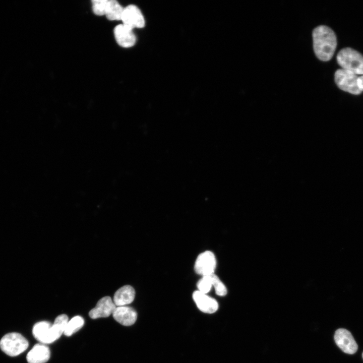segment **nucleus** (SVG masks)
Returning <instances> with one entry per match:
<instances>
[{
	"mask_svg": "<svg viewBox=\"0 0 363 363\" xmlns=\"http://www.w3.org/2000/svg\"><path fill=\"white\" fill-rule=\"evenodd\" d=\"M84 324V320L82 317L75 316L68 322L64 334L67 336H70L80 330Z\"/></svg>",
	"mask_w": 363,
	"mask_h": 363,
	"instance_id": "nucleus-16",
	"label": "nucleus"
},
{
	"mask_svg": "<svg viewBox=\"0 0 363 363\" xmlns=\"http://www.w3.org/2000/svg\"><path fill=\"white\" fill-rule=\"evenodd\" d=\"M124 9L115 0H108L105 15L109 20H121Z\"/></svg>",
	"mask_w": 363,
	"mask_h": 363,
	"instance_id": "nucleus-15",
	"label": "nucleus"
},
{
	"mask_svg": "<svg viewBox=\"0 0 363 363\" xmlns=\"http://www.w3.org/2000/svg\"><path fill=\"white\" fill-rule=\"evenodd\" d=\"M193 298L198 308L205 313L213 314L218 309V302L214 298L198 290L193 292Z\"/></svg>",
	"mask_w": 363,
	"mask_h": 363,
	"instance_id": "nucleus-11",
	"label": "nucleus"
},
{
	"mask_svg": "<svg viewBox=\"0 0 363 363\" xmlns=\"http://www.w3.org/2000/svg\"><path fill=\"white\" fill-rule=\"evenodd\" d=\"M212 286L211 275L202 276L197 283L198 290L205 294L208 293Z\"/></svg>",
	"mask_w": 363,
	"mask_h": 363,
	"instance_id": "nucleus-18",
	"label": "nucleus"
},
{
	"mask_svg": "<svg viewBox=\"0 0 363 363\" xmlns=\"http://www.w3.org/2000/svg\"><path fill=\"white\" fill-rule=\"evenodd\" d=\"M116 307L110 296H104L98 300L95 307L90 310L89 315L93 319L108 317L112 315Z\"/></svg>",
	"mask_w": 363,
	"mask_h": 363,
	"instance_id": "nucleus-9",
	"label": "nucleus"
},
{
	"mask_svg": "<svg viewBox=\"0 0 363 363\" xmlns=\"http://www.w3.org/2000/svg\"><path fill=\"white\" fill-rule=\"evenodd\" d=\"M216 259L213 253L210 251H205L197 257L195 265V272L204 276L210 275L214 273L216 267Z\"/></svg>",
	"mask_w": 363,
	"mask_h": 363,
	"instance_id": "nucleus-6",
	"label": "nucleus"
},
{
	"mask_svg": "<svg viewBox=\"0 0 363 363\" xmlns=\"http://www.w3.org/2000/svg\"><path fill=\"white\" fill-rule=\"evenodd\" d=\"M135 297V291L131 285H124L115 292L113 301L116 307L125 306L132 302Z\"/></svg>",
	"mask_w": 363,
	"mask_h": 363,
	"instance_id": "nucleus-14",
	"label": "nucleus"
},
{
	"mask_svg": "<svg viewBox=\"0 0 363 363\" xmlns=\"http://www.w3.org/2000/svg\"><path fill=\"white\" fill-rule=\"evenodd\" d=\"M112 316L114 320L119 324L129 326L133 325L136 321L137 313L135 309L128 306L116 307Z\"/></svg>",
	"mask_w": 363,
	"mask_h": 363,
	"instance_id": "nucleus-12",
	"label": "nucleus"
},
{
	"mask_svg": "<svg viewBox=\"0 0 363 363\" xmlns=\"http://www.w3.org/2000/svg\"><path fill=\"white\" fill-rule=\"evenodd\" d=\"M212 286L214 287L216 294L219 296H225L227 292L226 286L214 273L211 275Z\"/></svg>",
	"mask_w": 363,
	"mask_h": 363,
	"instance_id": "nucleus-17",
	"label": "nucleus"
},
{
	"mask_svg": "<svg viewBox=\"0 0 363 363\" xmlns=\"http://www.w3.org/2000/svg\"><path fill=\"white\" fill-rule=\"evenodd\" d=\"M29 345L28 340L21 334L12 332L5 335L0 340V348L11 356L18 355L25 351Z\"/></svg>",
	"mask_w": 363,
	"mask_h": 363,
	"instance_id": "nucleus-4",
	"label": "nucleus"
},
{
	"mask_svg": "<svg viewBox=\"0 0 363 363\" xmlns=\"http://www.w3.org/2000/svg\"><path fill=\"white\" fill-rule=\"evenodd\" d=\"M121 20L123 24L132 29L145 26L144 17L140 9L135 5H130L124 9Z\"/></svg>",
	"mask_w": 363,
	"mask_h": 363,
	"instance_id": "nucleus-8",
	"label": "nucleus"
},
{
	"mask_svg": "<svg viewBox=\"0 0 363 363\" xmlns=\"http://www.w3.org/2000/svg\"><path fill=\"white\" fill-rule=\"evenodd\" d=\"M69 321L65 314L58 316L53 324L47 321L36 323L32 329L34 338L42 344H49L58 339L64 333Z\"/></svg>",
	"mask_w": 363,
	"mask_h": 363,
	"instance_id": "nucleus-2",
	"label": "nucleus"
},
{
	"mask_svg": "<svg viewBox=\"0 0 363 363\" xmlns=\"http://www.w3.org/2000/svg\"><path fill=\"white\" fill-rule=\"evenodd\" d=\"M358 85L361 91H363V75L358 77Z\"/></svg>",
	"mask_w": 363,
	"mask_h": 363,
	"instance_id": "nucleus-20",
	"label": "nucleus"
},
{
	"mask_svg": "<svg viewBox=\"0 0 363 363\" xmlns=\"http://www.w3.org/2000/svg\"><path fill=\"white\" fill-rule=\"evenodd\" d=\"M334 338L336 345L344 353L353 354L357 351L358 345L351 333L347 329H337Z\"/></svg>",
	"mask_w": 363,
	"mask_h": 363,
	"instance_id": "nucleus-7",
	"label": "nucleus"
},
{
	"mask_svg": "<svg viewBox=\"0 0 363 363\" xmlns=\"http://www.w3.org/2000/svg\"><path fill=\"white\" fill-rule=\"evenodd\" d=\"M337 62L342 69L356 75H363V55L349 47L342 49L336 56Z\"/></svg>",
	"mask_w": 363,
	"mask_h": 363,
	"instance_id": "nucleus-3",
	"label": "nucleus"
},
{
	"mask_svg": "<svg viewBox=\"0 0 363 363\" xmlns=\"http://www.w3.org/2000/svg\"><path fill=\"white\" fill-rule=\"evenodd\" d=\"M133 29L122 24L117 25L114 29L115 40L119 45L128 48L134 46L136 37L133 32Z\"/></svg>",
	"mask_w": 363,
	"mask_h": 363,
	"instance_id": "nucleus-10",
	"label": "nucleus"
},
{
	"mask_svg": "<svg viewBox=\"0 0 363 363\" xmlns=\"http://www.w3.org/2000/svg\"><path fill=\"white\" fill-rule=\"evenodd\" d=\"M108 0H93L92 10L93 13L98 16L105 15Z\"/></svg>",
	"mask_w": 363,
	"mask_h": 363,
	"instance_id": "nucleus-19",
	"label": "nucleus"
},
{
	"mask_svg": "<svg viewBox=\"0 0 363 363\" xmlns=\"http://www.w3.org/2000/svg\"><path fill=\"white\" fill-rule=\"evenodd\" d=\"M49 348L44 344H35L26 356L28 363H45L49 359Z\"/></svg>",
	"mask_w": 363,
	"mask_h": 363,
	"instance_id": "nucleus-13",
	"label": "nucleus"
},
{
	"mask_svg": "<svg viewBox=\"0 0 363 363\" xmlns=\"http://www.w3.org/2000/svg\"><path fill=\"white\" fill-rule=\"evenodd\" d=\"M312 36L316 56L322 61L330 60L337 46V38L333 30L327 26L320 25L313 30Z\"/></svg>",
	"mask_w": 363,
	"mask_h": 363,
	"instance_id": "nucleus-1",
	"label": "nucleus"
},
{
	"mask_svg": "<svg viewBox=\"0 0 363 363\" xmlns=\"http://www.w3.org/2000/svg\"><path fill=\"white\" fill-rule=\"evenodd\" d=\"M358 77L354 73L344 70H337L334 75L335 82L342 90L354 95H359L361 91L358 85Z\"/></svg>",
	"mask_w": 363,
	"mask_h": 363,
	"instance_id": "nucleus-5",
	"label": "nucleus"
},
{
	"mask_svg": "<svg viewBox=\"0 0 363 363\" xmlns=\"http://www.w3.org/2000/svg\"><path fill=\"white\" fill-rule=\"evenodd\" d=\"M362 358H363V352H362Z\"/></svg>",
	"mask_w": 363,
	"mask_h": 363,
	"instance_id": "nucleus-21",
	"label": "nucleus"
}]
</instances>
